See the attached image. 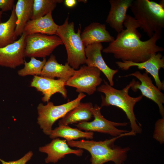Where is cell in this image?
I'll return each instance as SVG.
<instances>
[{"label":"cell","instance_id":"5b68a950","mask_svg":"<svg viewBox=\"0 0 164 164\" xmlns=\"http://www.w3.org/2000/svg\"><path fill=\"white\" fill-rule=\"evenodd\" d=\"M56 35L61 40L65 46L67 54V63L75 70L86 64L85 46L81 38V29L77 32L75 30L74 23L69 22L68 17L64 23L58 25Z\"/></svg>","mask_w":164,"mask_h":164},{"label":"cell","instance_id":"7a4b0ae2","mask_svg":"<svg viewBox=\"0 0 164 164\" xmlns=\"http://www.w3.org/2000/svg\"><path fill=\"white\" fill-rule=\"evenodd\" d=\"M129 132L128 133L104 141H95L81 140L67 142L71 147L83 149L88 151L91 156V164H104L112 161L115 164H122L127 158L129 147L121 148L115 145L114 143L118 138L124 136L134 135Z\"/></svg>","mask_w":164,"mask_h":164},{"label":"cell","instance_id":"83f0119b","mask_svg":"<svg viewBox=\"0 0 164 164\" xmlns=\"http://www.w3.org/2000/svg\"><path fill=\"white\" fill-rule=\"evenodd\" d=\"M14 0H0V9L3 12L12 10L14 6Z\"/></svg>","mask_w":164,"mask_h":164},{"label":"cell","instance_id":"ffe728a7","mask_svg":"<svg viewBox=\"0 0 164 164\" xmlns=\"http://www.w3.org/2000/svg\"><path fill=\"white\" fill-rule=\"evenodd\" d=\"M33 0H18L15 6L17 20L15 37H17L22 34L27 22L32 15Z\"/></svg>","mask_w":164,"mask_h":164},{"label":"cell","instance_id":"7c38bea8","mask_svg":"<svg viewBox=\"0 0 164 164\" xmlns=\"http://www.w3.org/2000/svg\"><path fill=\"white\" fill-rule=\"evenodd\" d=\"M26 36L23 32L17 40L0 48V66L15 68L24 64Z\"/></svg>","mask_w":164,"mask_h":164},{"label":"cell","instance_id":"30bf717a","mask_svg":"<svg viewBox=\"0 0 164 164\" xmlns=\"http://www.w3.org/2000/svg\"><path fill=\"white\" fill-rule=\"evenodd\" d=\"M132 76L135 77L140 81H135L131 87L133 91L139 90L143 96L151 100L157 105L159 113L162 117H164V94L153 84L151 78L146 72L143 73L137 71L125 76L127 77Z\"/></svg>","mask_w":164,"mask_h":164},{"label":"cell","instance_id":"4316f807","mask_svg":"<svg viewBox=\"0 0 164 164\" xmlns=\"http://www.w3.org/2000/svg\"><path fill=\"white\" fill-rule=\"evenodd\" d=\"M33 155L32 151H30L22 157L16 161L6 162L0 159L2 164H26L31 158Z\"/></svg>","mask_w":164,"mask_h":164},{"label":"cell","instance_id":"ba28073f","mask_svg":"<svg viewBox=\"0 0 164 164\" xmlns=\"http://www.w3.org/2000/svg\"><path fill=\"white\" fill-rule=\"evenodd\" d=\"M101 72L96 67L84 65L76 70L74 74L65 82V85L75 88L79 93L92 95L103 81Z\"/></svg>","mask_w":164,"mask_h":164},{"label":"cell","instance_id":"603a6c76","mask_svg":"<svg viewBox=\"0 0 164 164\" xmlns=\"http://www.w3.org/2000/svg\"><path fill=\"white\" fill-rule=\"evenodd\" d=\"M9 19L0 23V48H2L14 42L16 40L15 32L17 18L15 12V5L11 11Z\"/></svg>","mask_w":164,"mask_h":164},{"label":"cell","instance_id":"6da1fadb","mask_svg":"<svg viewBox=\"0 0 164 164\" xmlns=\"http://www.w3.org/2000/svg\"><path fill=\"white\" fill-rule=\"evenodd\" d=\"M123 26L126 29L118 33L116 38L103 49L102 52L112 54L115 58L122 62L138 63L145 61L154 54L164 50L162 47L156 44L161 38V32H155L147 40H141V35L137 30L140 27V24L128 14L126 15Z\"/></svg>","mask_w":164,"mask_h":164},{"label":"cell","instance_id":"7402d4cb","mask_svg":"<svg viewBox=\"0 0 164 164\" xmlns=\"http://www.w3.org/2000/svg\"><path fill=\"white\" fill-rule=\"evenodd\" d=\"M94 132H84L77 128H73L68 125H59L58 127L52 130L50 137L54 139L61 137L67 142L73 141L79 138L92 139Z\"/></svg>","mask_w":164,"mask_h":164},{"label":"cell","instance_id":"f546056e","mask_svg":"<svg viewBox=\"0 0 164 164\" xmlns=\"http://www.w3.org/2000/svg\"><path fill=\"white\" fill-rule=\"evenodd\" d=\"M2 12L1 11H0V23L2 22H1V18L2 16Z\"/></svg>","mask_w":164,"mask_h":164},{"label":"cell","instance_id":"9c48e42d","mask_svg":"<svg viewBox=\"0 0 164 164\" xmlns=\"http://www.w3.org/2000/svg\"><path fill=\"white\" fill-rule=\"evenodd\" d=\"M101 108L96 104L91 108V111L94 117L93 121L78 122L75 125L80 130L107 134L114 137L126 134L129 132L117 128L119 126H125L128 124L127 123L112 121L105 118L101 113Z\"/></svg>","mask_w":164,"mask_h":164},{"label":"cell","instance_id":"cb8c5ba5","mask_svg":"<svg viewBox=\"0 0 164 164\" xmlns=\"http://www.w3.org/2000/svg\"><path fill=\"white\" fill-rule=\"evenodd\" d=\"M63 2V0H33L32 15L31 19L42 17L52 12L57 3Z\"/></svg>","mask_w":164,"mask_h":164},{"label":"cell","instance_id":"2e32d148","mask_svg":"<svg viewBox=\"0 0 164 164\" xmlns=\"http://www.w3.org/2000/svg\"><path fill=\"white\" fill-rule=\"evenodd\" d=\"M133 0H110L111 7L106 20L107 23L119 33L124 29L127 12Z\"/></svg>","mask_w":164,"mask_h":164},{"label":"cell","instance_id":"44dd1931","mask_svg":"<svg viewBox=\"0 0 164 164\" xmlns=\"http://www.w3.org/2000/svg\"><path fill=\"white\" fill-rule=\"evenodd\" d=\"M91 102L81 103L68 112L59 121L58 125H68L77 122L88 121L93 117Z\"/></svg>","mask_w":164,"mask_h":164},{"label":"cell","instance_id":"4fadbf2b","mask_svg":"<svg viewBox=\"0 0 164 164\" xmlns=\"http://www.w3.org/2000/svg\"><path fill=\"white\" fill-rule=\"evenodd\" d=\"M64 80L58 79H55L40 76H34L30 84V86L41 92L43 97V102H48L51 96L58 93L66 99L67 97V91L65 88Z\"/></svg>","mask_w":164,"mask_h":164},{"label":"cell","instance_id":"f1b7e54d","mask_svg":"<svg viewBox=\"0 0 164 164\" xmlns=\"http://www.w3.org/2000/svg\"><path fill=\"white\" fill-rule=\"evenodd\" d=\"M64 2L65 5L67 7L72 8L76 5L77 1L76 0H65Z\"/></svg>","mask_w":164,"mask_h":164},{"label":"cell","instance_id":"9a60e30c","mask_svg":"<svg viewBox=\"0 0 164 164\" xmlns=\"http://www.w3.org/2000/svg\"><path fill=\"white\" fill-rule=\"evenodd\" d=\"M39 150L47 154V157L45 159L46 163H56L68 154H74L80 156L84 152L81 149H71L66 140H62L58 138L53 139L50 143L40 147Z\"/></svg>","mask_w":164,"mask_h":164},{"label":"cell","instance_id":"5bb4252c","mask_svg":"<svg viewBox=\"0 0 164 164\" xmlns=\"http://www.w3.org/2000/svg\"><path fill=\"white\" fill-rule=\"evenodd\" d=\"M103 46L101 43H97L87 46L85 48L86 58V64L88 66L96 67L105 75L113 86L114 85L113 77L118 72V69L111 68L106 63L102 57L101 51Z\"/></svg>","mask_w":164,"mask_h":164},{"label":"cell","instance_id":"484cf974","mask_svg":"<svg viewBox=\"0 0 164 164\" xmlns=\"http://www.w3.org/2000/svg\"><path fill=\"white\" fill-rule=\"evenodd\" d=\"M164 117H162L156 121L153 135V138L161 144L164 142Z\"/></svg>","mask_w":164,"mask_h":164},{"label":"cell","instance_id":"277c9868","mask_svg":"<svg viewBox=\"0 0 164 164\" xmlns=\"http://www.w3.org/2000/svg\"><path fill=\"white\" fill-rule=\"evenodd\" d=\"M130 8L140 28L149 38L164 28V1L159 3L149 0H133Z\"/></svg>","mask_w":164,"mask_h":164},{"label":"cell","instance_id":"d4e9b609","mask_svg":"<svg viewBox=\"0 0 164 164\" xmlns=\"http://www.w3.org/2000/svg\"><path fill=\"white\" fill-rule=\"evenodd\" d=\"M46 61L45 58L41 61L35 57H31L29 62L25 60L24 67L18 71V74L22 77L28 75L40 76Z\"/></svg>","mask_w":164,"mask_h":164},{"label":"cell","instance_id":"e0dca14e","mask_svg":"<svg viewBox=\"0 0 164 164\" xmlns=\"http://www.w3.org/2000/svg\"><path fill=\"white\" fill-rule=\"evenodd\" d=\"M81 38L85 47L102 42L110 43L115 39L106 29L104 24L97 22L86 27L81 33Z\"/></svg>","mask_w":164,"mask_h":164},{"label":"cell","instance_id":"8992f818","mask_svg":"<svg viewBox=\"0 0 164 164\" xmlns=\"http://www.w3.org/2000/svg\"><path fill=\"white\" fill-rule=\"evenodd\" d=\"M85 96L84 93H79L75 99L58 105H54L53 102L49 101L45 105L42 103L39 104L37 108V123L44 133L49 135L54 123L79 105Z\"/></svg>","mask_w":164,"mask_h":164},{"label":"cell","instance_id":"d6986e66","mask_svg":"<svg viewBox=\"0 0 164 164\" xmlns=\"http://www.w3.org/2000/svg\"><path fill=\"white\" fill-rule=\"evenodd\" d=\"M58 26L53 19L52 12H50L42 17L29 20L23 32L26 36L35 33L56 35Z\"/></svg>","mask_w":164,"mask_h":164},{"label":"cell","instance_id":"3957f363","mask_svg":"<svg viewBox=\"0 0 164 164\" xmlns=\"http://www.w3.org/2000/svg\"><path fill=\"white\" fill-rule=\"evenodd\" d=\"M104 83L97 88L98 91L104 94L101 95V107L112 106L122 110L125 114L129 120L131 130V132L135 135L141 133L142 130L137 123L134 109L135 104L140 101L143 96L140 95L134 97L130 96L129 90L136 81L133 79L130 83L121 90L116 89L104 80Z\"/></svg>","mask_w":164,"mask_h":164},{"label":"cell","instance_id":"52a82bcc","mask_svg":"<svg viewBox=\"0 0 164 164\" xmlns=\"http://www.w3.org/2000/svg\"><path fill=\"white\" fill-rule=\"evenodd\" d=\"M63 43L56 35L35 33L26 36L25 56L45 58Z\"/></svg>","mask_w":164,"mask_h":164},{"label":"cell","instance_id":"8fae6325","mask_svg":"<svg viewBox=\"0 0 164 164\" xmlns=\"http://www.w3.org/2000/svg\"><path fill=\"white\" fill-rule=\"evenodd\" d=\"M118 67L122 70H127L133 67H136L139 70H145V72L150 74L154 78L157 87L161 90H164V82L159 78V71L164 69V57L159 52L152 55L148 59L143 62L136 63L131 61H117Z\"/></svg>","mask_w":164,"mask_h":164},{"label":"cell","instance_id":"ac0fdd59","mask_svg":"<svg viewBox=\"0 0 164 164\" xmlns=\"http://www.w3.org/2000/svg\"><path fill=\"white\" fill-rule=\"evenodd\" d=\"M76 71L67 62L64 65L59 63L55 56L52 54L46 61L40 76L52 79L57 77L66 82Z\"/></svg>","mask_w":164,"mask_h":164}]
</instances>
